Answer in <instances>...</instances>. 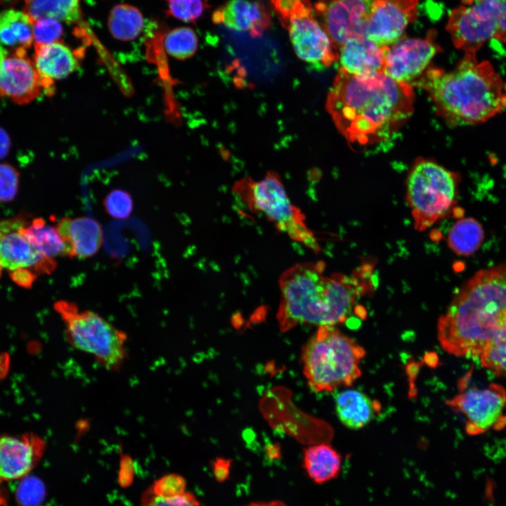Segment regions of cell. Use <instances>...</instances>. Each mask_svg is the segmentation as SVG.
I'll return each mask as SVG.
<instances>
[{"instance_id":"cell-20","label":"cell","mask_w":506,"mask_h":506,"mask_svg":"<svg viewBox=\"0 0 506 506\" xmlns=\"http://www.w3.org/2000/svg\"><path fill=\"white\" fill-rule=\"evenodd\" d=\"M64 240L70 259H87L95 255L103 244L100 223L88 216H65L56 224Z\"/></svg>"},{"instance_id":"cell-18","label":"cell","mask_w":506,"mask_h":506,"mask_svg":"<svg viewBox=\"0 0 506 506\" xmlns=\"http://www.w3.org/2000/svg\"><path fill=\"white\" fill-rule=\"evenodd\" d=\"M214 23L238 32H246L253 37H261L271 26V14L260 1L228 0L212 13Z\"/></svg>"},{"instance_id":"cell-1","label":"cell","mask_w":506,"mask_h":506,"mask_svg":"<svg viewBox=\"0 0 506 506\" xmlns=\"http://www.w3.org/2000/svg\"><path fill=\"white\" fill-rule=\"evenodd\" d=\"M413 101L410 84L396 81L384 72L360 77L339 67L327 108L350 143L369 145L395 134L410 117Z\"/></svg>"},{"instance_id":"cell-8","label":"cell","mask_w":506,"mask_h":506,"mask_svg":"<svg viewBox=\"0 0 506 506\" xmlns=\"http://www.w3.org/2000/svg\"><path fill=\"white\" fill-rule=\"evenodd\" d=\"M458 179L436 162L419 160L407 179L406 200L417 231L444 217L455 203Z\"/></svg>"},{"instance_id":"cell-40","label":"cell","mask_w":506,"mask_h":506,"mask_svg":"<svg viewBox=\"0 0 506 506\" xmlns=\"http://www.w3.org/2000/svg\"><path fill=\"white\" fill-rule=\"evenodd\" d=\"M11 148V139L7 132L0 127V160L4 158Z\"/></svg>"},{"instance_id":"cell-15","label":"cell","mask_w":506,"mask_h":506,"mask_svg":"<svg viewBox=\"0 0 506 506\" xmlns=\"http://www.w3.org/2000/svg\"><path fill=\"white\" fill-rule=\"evenodd\" d=\"M43 89L39 74L26 48L6 50L0 57V95L10 98L18 105L36 99Z\"/></svg>"},{"instance_id":"cell-9","label":"cell","mask_w":506,"mask_h":506,"mask_svg":"<svg viewBox=\"0 0 506 506\" xmlns=\"http://www.w3.org/2000/svg\"><path fill=\"white\" fill-rule=\"evenodd\" d=\"M270 1L298 58L325 67L338 60V50L316 19L310 0Z\"/></svg>"},{"instance_id":"cell-37","label":"cell","mask_w":506,"mask_h":506,"mask_svg":"<svg viewBox=\"0 0 506 506\" xmlns=\"http://www.w3.org/2000/svg\"><path fill=\"white\" fill-rule=\"evenodd\" d=\"M150 490L159 495H175L186 491V483L181 475L169 474L156 480Z\"/></svg>"},{"instance_id":"cell-6","label":"cell","mask_w":506,"mask_h":506,"mask_svg":"<svg viewBox=\"0 0 506 506\" xmlns=\"http://www.w3.org/2000/svg\"><path fill=\"white\" fill-rule=\"evenodd\" d=\"M53 309L61 317L66 339L75 349L91 356L100 366L118 370L127 357L126 334L96 312L82 310L68 300L56 301Z\"/></svg>"},{"instance_id":"cell-11","label":"cell","mask_w":506,"mask_h":506,"mask_svg":"<svg viewBox=\"0 0 506 506\" xmlns=\"http://www.w3.org/2000/svg\"><path fill=\"white\" fill-rule=\"evenodd\" d=\"M375 0H319L313 13L335 46L346 41L365 37V32Z\"/></svg>"},{"instance_id":"cell-32","label":"cell","mask_w":506,"mask_h":506,"mask_svg":"<svg viewBox=\"0 0 506 506\" xmlns=\"http://www.w3.org/2000/svg\"><path fill=\"white\" fill-rule=\"evenodd\" d=\"M167 13L186 22H195L203 14L207 4L202 0H166Z\"/></svg>"},{"instance_id":"cell-27","label":"cell","mask_w":506,"mask_h":506,"mask_svg":"<svg viewBox=\"0 0 506 506\" xmlns=\"http://www.w3.org/2000/svg\"><path fill=\"white\" fill-rule=\"evenodd\" d=\"M144 26V18L136 7L126 4L115 6L111 10L108 27L114 38L131 41L138 37Z\"/></svg>"},{"instance_id":"cell-29","label":"cell","mask_w":506,"mask_h":506,"mask_svg":"<svg viewBox=\"0 0 506 506\" xmlns=\"http://www.w3.org/2000/svg\"><path fill=\"white\" fill-rule=\"evenodd\" d=\"M479 357L483 367L498 376L506 377V321Z\"/></svg>"},{"instance_id":"cell-28","label":"cell","mask_w":506,"mask_h":506,"mask_svg":"<svg viewBox=\"0 0 506 506\" xmlns=\"http://www.w3.org/2000/svg\"><path fill=\"white\" fill-rule=\"evenodd\" d=\"M484 237L483 227L476 220L472 218L462 219L450 230L448 244L456 254L467 256L478 249Z\"/></svg>"},{"instance_id":"cell-16","label":"cell","mask_w":506,"mask_h":506,"mask_svg":"<svg viewBox=\"0 0 506 506\" xmlns=\"http://www.w3.org/2000/svg\"><path fill=\"white\" fill-rule=\"evenodd\" d=\"M45 448V441L33 432L0 436V484L27 476L41 459Z\"/></svg>"},{"instance_id":"cell-24","label":"cell","mask_w":506,"mask_h":506,"mask_svg":"<svg viewBox=\"0 0 506 506\" xmlns=\"http://www.w3.org/2000/svg\"><path fill=\"white\" fill-rule=\"evenodd\" d=\"M33 41V22L27 14L12 8L0 13L1 44L27 49Z\"/></svg>"},{"instance_id":"cell-21","label":"cell","mask_w":506,"mask_h":506,"mask_svg":"<svg viewBox=\"0 0 506 506\" xmlns=\"http://www.w3.org/2000/svg\"><path fill=\"white\" fill-rule=\"evenodd\" d=\"M387 46H379L366 37L349 39L338 49L340 68L360 77L383 73Z\"/></svg>"},{"instance_id":"cell-30","label":"cell","mask_w":506,"mask_h":506,"mask_svg":"<svg viewBox=\"0 0 506 506\" xmlns=\"http://www.w3.org/2000/svg\"><path fill=\"white\" fill-rule=\"evenodd\" d=\"M198 38L195 32L188 27H177L169 31L164 38V47L171 57L185 60L197 51Z\"/></svg>"},{"instance_id":"cell-2","label":"cell","mask_w":506,"mask_h":506,"mask_svg":"<svg viewBox=\"0 0 506 506\" xmlns=\"http://www.w3.org/2000/svg\"><path fill=\"white\" fill-rule=\"evenodd\" d=\"M322 261L298 263L280 275L276 318L282 332L299 325L335 326L352 313L367 287L362 277L324 275Z\"/></svg>"},{"instance_id":"cell-10","label":"cell","mask_w":506,"mask_h":506,"mask_svg":"<svg viewBox=\"0 0 506 506\" xmlns=\"http://www.w3.org/2000/svg\"><path fill=\"white\" fill-rule=\"evenodd\" d=\"M446 30L455 46L476 52L491 39L506 43V0H476L453 9Z\"/></svg>"},{"instance_id":"cell-13","label":"cell","mask_w":506,"mask_h":506,"mask_svg":"<svg viewBox=\"0 0 506 506\" xmlns=\"http://www.w3.org/2000/svg\"><path fill=\"white\" fill-rule=\"evenodd\" d=\"M430 30L423 39L403 37L387 46L384 73L396 81L409 84L424 73L434 56L441 51Z\"/></svg>"},{"instance_id":"cell-26","label":"cell","mask_w":506,"mask_h":506,"mask_svg":"<svg viewBox=\"0 0 506 506\" xmlns=\"http://www.w3.org/2000/svg\"><path fill=\"white\" fill-rule=\"evenodd\" d=\"M80 2L81 0H24L23 11L32 22L44 18L78 22L82 19Z\"/></svg>"},{"instance_id":"cell-7","label":"cell","mask_w":506,"mask_h":506,"mask_svg":"<svg viewBox=\"0 0 506 506\" xmlns=\"http://www.w3.org/2000/svg\"><path fill=\"white\" fill-rule=\"evenodd\" d=\"M233 191L248 210L263 214L292 240L319 250L304 214L291 202L278 174L269 172L259 180L242 179L234 186Z\"/></svg>"},{"instance_id":"cell-3","label":"cell","mask_w":506,"mask_h":506,"mask_svg":"<svg viewBox=\"0 0 506 506\" xmlns=\"http://www.w3.org/2000/svg\"><path fill=\"white\" fill-rule=\"evenodd\" d=\"M506 321V264L478 271L440 316V345L458 357L479 356Z\"/></svg>"},{"instance_id":"cell-36","label":"cell","mask_w":506,"mask_h":506,"mask_svg":"<svg viewBox=\"0 0 506 506\" xmlns=\"http://www.w3.org/2000/svg\"><path fill=\"white\" fill-rule=\"evenodd\" d=\"M20 174L12 165L0 164V203L13 201L18 193Z\"/></svg>"},{"instance_id":"cell-17","label":"cell","mask_w":506,"mask_h":506,"mask_svg":"<svg viewBox=\"0 0 506 506\" xmlns=\"http://www.w3.org/2000/svg\"><path fill=\"white\" fill-rule=\"evenodd\" d=\"M27 221L0 235V271L9 274L29 271L37 275H49L57 266V262L44 256L28 240L23 231Z\"/></svg>"},{"instance_id":"cell-41","label":"cell","mask_w":506,"mask_h":506,"mask_svg":"<svg viewBox=\"0 0 506 506\" xmlns=\"http://www.w3.org/2000/svg\"><path fill=\"white\" fill-rule=\"evenodd\" d=\"M11 363V355L8 353H0V380L4 379L8 374Z\"/></svg>"},{"instance_id":"cell-38","label":"cell","mask_w":506,"mask_h":506,"mask_svg":"<svg viewBox=\"0 0 506 506\" xmlns=\"http://www.w3.org/2000/svg\"><path fill=\"white\" fill-rule=\"evenodd\" d=\"M231 461L218 458L213 464V474L214 478L219 482L225 481L230 474Z\"/></svg>"},{"instance_id":"cell-33","label":"cell","mask_w":506,"mask_h":506,"mask_svg":"<svg viewBox=\"0 0 506 506\" xmlns=\"http://www.w3.org/2000/svg\"><path fill=\"white\" fill-rule=\"evenodd\" d=\"M45 488L37 478L26 476L22 478L16 488V500L19 506H39L44 500Z\"/></svg>"},{"instance_id":"cell-25","label":"cell","mask_w":506,"mask_h":506,"mask_svg":"<svg viewBox=\"0 0 506 506\" xmlns=\"http://www.w3.org/2000/svg\"><path fill=\"white\" fill-rule=\"evenodd\" d=\"M23 231L31 243L46 257L54 259L68 257L67 246L56 225L51 226L41 218L30 221Z\"/></svg>"},{"instance_id":"cell-12","label":"cell","mask_w":506,"mask_h":506,"mask_svg":"<svg viewBox=\"0 0 506 506\" xmlns=\"http://www.w3.org/2000/svg\"><path fill=\"white\" fill-rule=\"evenodd\" d=\"M448 405L466 417V431L472 435L484 433L502 417L506 390L500 384L472 387L449 400Z\"/></svg>"},{"instance_id":"cell-23","label":"cell","mask_w":506,"mask_h":506,"mask_svg":"<svg viewBox=\"0 0 506 506\" xmlns=\"http://www.w3.org/2000/svg\"><path fill=\"white\" fill-rule=\"evenodd\" d=\"M304 467L309 477L316 484L335 479L341 469V455L332 446L320 443L304 451Z\"/></svg>"},{"instance_id":"cell-39","label":"cell","mask_w":506,"mask_h":506,"mask_svg":"<svg viewBox=\"0 0 506 506\" xmlns=\"http://www.w3.org/2000/svg\"><path fill=\"white\" fill-rule=\"evenodd\" d=\"M28 216L25 214H20L18 216L0 221V235L15 226L24 223Z\"/></svg>"},{"instance_id":"cell-43","label":"cell","mask_w":506,"mask_h":506,"mask_svg":"<svg viewBox=\"0 0 506 506\" xmlns=\"http://www.w3.org/2000/svg\"><path fill=\"white\" fill-rule=\"evenodd\" d=\"M476 0H462L465 5H471Z\"/></svg>"},{"instance_id":"cell-5","label":"cell","mask_w":506,"mask_h":506,"mask_svg":"<svg viewBox=\"0 0 506 506\" xmlns=\"http://www.w3.org/2000/svg\"><path fill=\"white\" fill-rule=\"evenodd\" d=\"M365 356L362 346L335 326H320L304 346V374L316 392L349 387L361 377Z\"/></svg>"},{"instance_id":"cell-19","label":"cell","mask_w":506,"mask_h":506,"mask_svg":"<svg viewBox=\"0 0 506 506\" xmlns=\"http://www.w3.org/2000/svg\"><path fill=\"white\" fill-rule=\"evenodd\" d=\"M34 47L33 63L42 88L51 94L56 80L67 77L78 68L79 55L60 41L47 44H34Z\"/></svg>"},{"instance_id":"cell-34","label":"cell","mask_w":506,"mask_h":506,"mask_svg":"<svg viewBox=\"0 0 506 506\" xmlns=\"http://www.w3.org/2000/svg\"><path fill=\"white\" fill-rule=\"evenodd\" d=\"M141 506H202L200 500L192 493L185 491L171 496L153 493L150 488L143 495Z\"/></svg>"},{"instance_id":"cell-42","label":"cell","mask_w":506,"mask_h":506,"mask_svg":"<svg viewBox=\"0 0 506 506\" xmlns=\"http://www.w3.org/2000/svg\"><path fill=\"white\" fill-rule=\"evenodd\" d=\"M244 506H288L281 500L257 501L249 502Z\"/></svg>"},{"instance_id":"cell-22","label":"cell","mask_w":506,"mask_h":506,"mask_svg":"<svg viewBox=\"0 0 506 506\" xmlns=\"http://www.w3.org/2000/svg\"><path fill=\"white\" fill-rule=\"evenodd\" d=\"M335 410L339 421L351 429H359L371 422L379 404L364 393L344 389L335 394Z\"/></svg>"},{"instance_id":"cell-14","label":"cell","mask_w":506,"mask_h":506,"mask_svg":"<svg viewBox=\"0 0 506 506\" xmlns=\"http://www.w3.org/2000/svg\"><path fill=\"white\" fill-rule=\"evenodd\" d=\"M419 0H375L368 20L365 37L381 46H390L403 37L415 21Z\"/></svg>"},{"instance_id":"cell-4","label":"cell","mask_w":506,"mask_h":506,"mask_svg":"<svg viewBox=\"0 0 506 506\" xmlns=\"http://www.w3.org/2000/svg\"><path fill=\"white\" fill-rule=\"evenodd\" d=\"M417 81L451 125L482 123L506 110V82L488 61L479 62L475 52H465L450 72L429 68Z\"/></svg>"},{"instance_id":"cell-31","label":"cell","mask_w":506,"mask_h":506,"mask_svg":"<svg viewBox=\"0 0 506 506\" xmlns=\"http://www.w3.org/2000/svg\"><path fill=\"white\" fill-rule=\"evenodd\" d=\"M103 204L106 213L115 219H126L134 209V201L131 195L121 189L110 191L105 197Z\"/></svg>"},{"instance_id":"cell-35","label":"cell","mask_w":506,"mask_h":506,"mask_svg":"<svg viewBox=\"0 0 506 506\" xmlns=\"http://www.w3.org/2000/svg\"><path fill=\"white\" fill-rule=\"evenodd\" d=\"M63 28L54 19L44 18L33 22V37L36 44H47L60 41Z\"/></svg>"}]
</instances>
